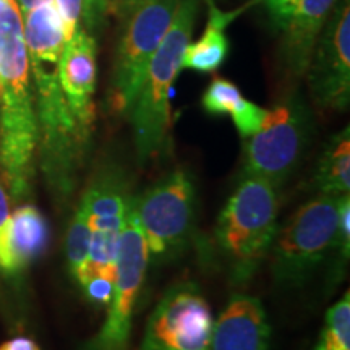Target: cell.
<instances>
[{"label": "cell", "mask_w": 350, "mask_h": 350, "mask_svg": "<svg viewBox=\"0 0 350 350\" xmlns=\"http://www.w3.org/2000/svg\"><path fill=\"white\" fill-rule=\"evenodd\" d=\"M23 36L36 104L39 165L52 200L62 208L80 183L91 137L78 124L60 88L65 34L54 2L25 13Z\"/></svg>", "instance_id": "1"}, {"label": "cell", "mask_w": 350, "mask_h": 350, "mask_svg": "<svg viewBox=\"0 0 350 350\" xmlns=\"http://www.w3.org/2000/svg\"><path fill=\"white\" fill-rule=\"evenodd\" d=\"M38 142L23 15L16 0H0V177L13 203L33 193Z\"/></svg>", "instance_id": "2"}, {"label": "cell", "mask_w": 350, "mask_h": 350, "mask_svg": "<svg viewBox=\"0 0 350 350\" xmlns=\"http://www.w3.org/2000/svg\"><path fill=\"white\" fill-rule=\"evenodd\" d=\"M281 196L279 188L261 177H242L219 213L214 247L232 284L245 286L269 256Z\"/></svg>", "instance_id": "3"}, {"label": "cell", "mask_w": 350, "mask_h": 350, "mask_svg": "<svg viewBox=\"0 0 350 350\" xmlns=\"http://www.w3.org/2000/svg\"><path fill=\"white\" fill-rule=\"evenodd\" d=\"M200 0H178L167 33L148 65L143 85L130 111L133 143L139 164L163 157L170 148V91L182 70Z\"/></svg>", "instance_id": "4"}, {"label": "cell", "mask_w": 350, "mask_h": 350, "mask_svg": "<svg viewBox=\"0 0 350 350\" xmlns=\"http://www.w3.org/2000/svg\"><path fill=\"white\" fill-rule=\"evenodd\" d=\"M339 196L318 195L278 227L271 247V273L275 286H304L318 266L334 253L339 222Z\"/></svg>", "instance_id": "5"}, {"label": "cell", "mask_w": 350, "mask_h": 350, "mask_svg": "<svg viewBox=\"0 0 350 350\" xmlns=\"http://www.w3.org/2000/svg\"><path fill=\"white\" fill-rule=\"evenodd\" d=\"M313 135L312 116L297 94L266 111L260 130L247 138L242 177H261L278 188L297 172Z\"/></svg>", "instance_id": "6"}, {"label": "cell", "mask_w": 350, "mask_h": 350, "mask_svg": "<svg viewBox=\"0 0 350 350\" xmlns=\"http://www.w3.org/2000/svg\"><path fill=\"white\" fill-rule=\"evenodd\" d=\"M135 213L150 260H175L193 239L196 185L185 169H175L135 195Z\"/></svg>", "instance_id": "7"}, {"label": "cell", "mask_w": 350, "mask_h": 350, "mask_svg": "<svg viewBox=\"0 0 350 350\" xmlns=\"http://www.w3.org/2000/svg\"><path fill=\"white\" fill-rule=\"evenodd\" d=\"M178 0H139L126 16V26L113 60L107 104L117 116H129L143 85L148 65L172 23Z\"/></svg>", "instance_id": "8"}, {"label": "cell", "mask_w": 350, "mask_h": 350, "mask_svg": "<svg viewBox=\"0 0 350 350\" xmlns=\"http://www.w3.org/2000/svg\"><path fill=\"white\" fill-rule=\"evenodd\" d=\"M150 255L137 213L135 195L126 211L124 227L120 232L119 256L113 292L109 300L107 314L99 331L81 345L80 350H129L133 317L138 297L146 275Z\"/></svg>", "instance_id": "9"}, {"label": "cell", "mask_w": 350, "mask_h": 350, "mask_svg": "<svg viewBox=\"0 0 350 350\" xmlns=\"http://www.w3.org/2000/svg\"><path fill=\"white\" fill-rule=\"evenodd\" d=\"M214 318L200 286L175 282L159 297L138 350H211Z\"/></svg>", "instance_id": "10"}, {"label": "cell", "mask_w": 350, "mask_h": 350, "mask_svg": "<svg viewBox=\"0 0 350 350\" xmlns=\"http://www.w3.org/2000/svg\"><path fill=\"white\" fill-rule=\"evenodd\" d=\"M305 77L319 109L345 111L350 103V3L338 0L313 49Z\"/></svg>", "instance_id": "11"}, {"label": "cell", "mask_w": 350, "mask_h": 350, "mask_svg": "<svg viewBox=\"0 0 350 350\" xmlns=\"http://www.w3.org/2000/svg\"><path fill=\"white\" fill-rule=\"evenodd\" d=\"M96 39L81 25L65 41L59 64V80L68 107L90 137L93 135L96 120Z\"/></svg>", "instance_id": "12"}, {"label": "cell", "mask_w": 350, "mask_h": 350, "mask_svg": "<svg viewBox=\"0 0 350 350\" xmlns=\"http://www.w3.org/2000/svg\"><path fill=\"white\" fill-rule=\"evenodd\" d=\"M271 325L261 300L234 294L214 321L211 350H269Z\"/></svg>", "instance_id": "13"}, {"label": "cell", "mask_w": 350, "mask_h": 350, "mask_svg": "<svg viewBox=\"0 0 350 350\" xmlns=\"http://www.w3.org/2000/svg\"><path fill=\"white\" fill-rule=\"evenodd\" d=\"M338 0H299L282 29L281 65L288 78H301L308 70L313 49Z\"/></svg>", "instance_id": "14"}, {"label": "cell", "mask_w": 350, "mask_h": 350, "mask_svg": "<svg viewBox=\"0 0 350 350\" xmlns=\"http://www.w3.org/2000/svg\"><path fill=\"white\" fill-rule=\"evenodd\" d=\"M208 2V21L204 33L193 44H188L182 57V70H193L200 73H213L224 65L229 55V39L226 29L248 5L237 10H221L214 0Z\"/></svg>", "instance_id": "15"}, {"label": "cell", "mask_w": 350, "mask_h": 350, "mask_svg": "<svg viewBox=\"0 0 350 350\" xmlns=\"http://www.w3.org/2000/svg\"><path fill=\"white\" fill-rule=\"evenodd\" d=\"M51 232L47 219L34 204H21L10 219V247L18 273L46 252Z\"/></svg>", "instance_id": "16"}, {"label": "cell", "mask_w": 350, "mask_h": 350, "mask_svg": "<svg viewBox=\"0 0 350 350\" xmlns=\"http://www.w3.org/2000/svg\"><path fill=\"white\" fill-rule=\"evenodd\" d=\"M319 195H345L350 191V129L345 126L326 143L313 174Z\"/></svg>", "instance_id": "17"}, {"label": "cell", "mask_w": 350, "mask_h": 350, "mask_svg": "<svg viewBox=\"0 0 350 350\" xmlns=\"http://www.w3.org/2000/svg\"><path fill=\"white\" fill-rule=\"evenodd\" d=\"M90 221H88V204L80 198L78 206L73 214L72 224H70L67 235V260L68 269L73 279L81 287L86 274L88 252H90Z\"/></svg>", "instance_id": "18"}, {"label": "cell", "mask_w": 350, "mask_h": 350, "mask_svg": "<svg viewBox=\"0 0 350 350\" xmlns=\"http://www.w3.org/2000/svg\"><path fill=\"white\" fill-rule=\"evenodd\" d=\"M314 350H350V292L326 312Z\"/></svg>", "instance_id": "19"}, {"label": "cell", "mask_w": 350, "mask_h": 350, "mask_svg": "<svg viewBox=\"0 0 350 350\" xmlns=\"http://www.w3.org/2000/svg\"><path fill=\"white\" fill-rule=\"evenodd\" d=\"M243 96L237 85L226 78H214L201 98V106L211 116H224L232 113L242 103Z\"/></svg>", "instance_id": "20"}, {"label": "cell", "mask_w": 350, "mask_h": 350, "mask_svg": "<svg viewBox=\"0 0 350 350\" xmlns=\"http://www.w3.org/2000/svg\"><path fill=\"white\" fill-rule=\"evenodd\" d=\"M10 198L0 180V271L8 278L20 274L10 247Z\"/></svg>", "instance_id": "21"}, {"label": "cell", "mask_w": 350, "mask_h": 350, "mask_svg": "<svg viewBox=\"0 0 350 350\" xmlns=\"http://www.w3.org/2000/svg\"><path fill=\"white\" fill-rule=\"evenodd\" d=\"M266 111H268V109H262L258 106V104L243 98L237 109L230 113L240 137L247 139L250 138L253 133H256L262 124V119H265Z\"/></svg>", "instance_id": "22"}, {"label": "cell", "mask_w": 350, "mask_h": 350, "mask_svg": "<svg viewBox=\"0 0 350 350\" xmlns=\"http://www.w3.org/2000/svg\"><path fill=\"white\" fill-rule=\"evenodd\" d=\"M54 3L62 18L65 41H67L75 33V29L83 25L85 0H54Z\"/></svg>", "instance_id": "23"}, {"label": "cell", "mask_w": 350, "mask_h": 350, "mask_svg": "<svg viewBox=\"0 0 350 350\" xmlns=\"http://www.w3.org/2000/svg\"><path fill=\"white\" fill-rule=\"evenodd\" d=\"M262 5L268 10L271 21L279 31L286 28L287 21L291 20L292 13H294L299 0H261Z\"/></svg>", "instance_id": "24"}, {"label": "cell", "mask_w": 350, "mask_h": 350, "mask_svg": "<svg viewBox=\"0 0 350 350\" xmlns=\"http://www.w3.org/2000/svg\"><path fill=\"white\" fill-rule=\"evenodd\" d=\"M111 10V0H85V10H83V26L93 34L98 26Z\"/></svg>", "instance_id": "25"}, {"label": "cell", "mask_w": 350, "mask_h": 350, "mask_svg": "<svg viewBox=\"0 0 350 350\" xmlns=\"http://www.w3.org/2000/svg\"><path fill=\"white\" fill-rule=\"evenodd\" d=\"M113 282L116 281L106 278H93L85 284L83 292H85L86 299L93 304L107 305L113 292Z\"/></svg>", "instance_id": "26"}, {"label": "cell", "mask_w": 350, "mask_h": 350, "mask_svg": "<svg viewBox=\"0 0 350 350\" xmlns=\"http://www.w3.org/2000/svg\"><path fill=\"white\" fill-rule=\"evenodd\" d=\"M0 350H41V347L31 338L16 336V338H12L0 344Z\"/></svg>", "instance_id": "27"}, {"label": "cell", "mask_w": 350, "mask_h": 350, "mask_svg": "<svg viewBox=\"0 0 350 350\" xmlns=\"http://www.w3.org/2000/svg\"><path fill=\"white\" fill-rule=\"evenodd\" d=\"M139 0H111V10L119 13L122 16H129V13L137 7Z\"/></svg>", "instance_id": "28"}, {"label": "cell", "mask_w": 350, "mask_h": 350, "mask_svg": "<svg viewBox=\"0 0 350 350\" xmlns=\"http://www.w3.org/2000/svg\"><path fill=\"white\" fill-rule=\"evenodd\" d=\"M52 2H54V0H18V5H20L21 15H25V13L33 10V8L44 5V3H52Z\"/></svg>", "instance_id": "29"}]
</instances>
